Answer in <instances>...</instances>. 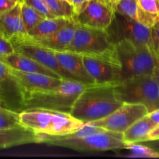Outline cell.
<instances>
[{
	"instance_id": "5",
	"label": "cell",
	"mask_w": 159,
	"mask_h": 159,
	"mask_svg": "<svg viewBox=\"0 0 159 159\" xmlns=\"http://www.w3.org/2000/svg\"><path fill=\"white\" fill-rule=\"evenodd\" d=\"M114 93L123 103L141 104L148 113L159 109V88L153 75H141L123 80L114 85Z\"/></svg>"
},
{
	"instance_id": "36",
	"label": "cell",
	"mask_w": 159,
	"mask_h": 159,
	"mask_svg": "<svg viewBox=\"0 0 159 159\" xmlns=\"http://www.w3.org/2000/svg\"><path fill=\"white\" fill-rule=\"evenodd\" d=\"M102 1L104 2H105L107 5H108L110 7H112V9H114L115 5L117 4V2H118L119 0H102Z\"/></svg>"
},
{
	"instance_id": "38",
	"label": "cell",
	"mask_w": 159,
	"mask_h": 159,
	"mask_svg": "<svg viewBox=\"0 0 159 159\" xmlns=\"http://www.w3.org/2000/svg\"><path fill=\"white\" fill-rule=\"evenodd\" d=\"M67 1H68L70 3V4H72V5H73V0H67Z\"/></svg>"
},
{
	"instance_id": "8",
	"label": "cell",
	"mask_w": 159,
	"mask_h": 159,
	"mask_svg": "<svg viewBox=\"0 0 159 159\" xmlns=\"http://www.w3.org/2000/svg\"><path fill=\"white\" fill-rule=\"evenodd\" d=\"M106 31L114 43L122 40H129L140 46L147 48L154 56L151 28L115 12L112 23Z\"/></svg>"
},
{
	"instance_id": "32",
	"label": "cell",
	"mask_w": 159,
	"mask_h": 159,
	"mask_svg": "<svg viewBox=\"0 0 159 159\" xmlns=\"http://www.w3.org/2000/svg\"><path fill=\"white\" fill-rule=\"evenodd\" d=\"M89 0H73V6L74 9L75 15L78 14L83 10Z\"/></svg>"
},
{
	"instance_id": "35",
	"label": "cell",
	"mask_w": 159,
	"mask_h": 159,
	"mask_svg": "<svg viewBox=\"0 0 159 159\" xmlns=\"http://www.w3.org/2000/svg\"><path fill=\"white\" fill-rule=\"evenodd\" d=\"M153 77L155 79L159 88V61L155 58V65H154V71H153Z\"/></svg>"
},
{
	"instance_id": "37",
	"label": "cell",
	"mask_w": 159,
	"mask_h": 159,
	"mask_svg": "<svg viewBox=\"0 0 159 159\" xmlns=\"http://www.w3.org/2000/svg\"><path fill=\"white\" fill-rule=\"evenodd\" d=\"M0 106H2V93L1 89H0ZM3 107V106H2Z\"/></svg>"
},
{
	"instance_id": "17",
	"label": "cell",
	"mask_w": 159,
	"mask_h": 159,
	"mask_svg": "<svg viewBox=\"0 0 159 159\" xmlns=\"http://www.w3.org/2000/svg\"><path fill=\"white\" fill-rule=\"evenodd\" d=\"M37 143V134L24 126L0 129V149Z\"/></svg>"
},
{
	"instance_id": "28",
	"label": "cell",
	"mask_w": 159,
	"mask_h": 159,
	"mask_svg": "<svg viewBox=\"0 0 159 159\" xmlns=\"http://www.w3.org/2000/svg\"><path fill=\"white\" fill-rule=\"evenodd\" d=\"M140 7L152 15H159V1L158 0H137Z\"/></svg>"
},
{
	"instance_id": "7",
	"label": "cell",
	"mask_w": 159,
	"mask_h": 159,
	"mask_svg": "<svg viewBox=\"0 0 159 159\" xmlns=\"http://www.w3.org/2000/svg\"><path fill=\"white\" fill-rule=\"evenodd\" d=\"M115 49L106 30L84 26L76 22L73 40L67 51L82 55H98Z\"/></svg>"
},
{
	"instance_id": "33",
	"label": "cell",
	"mask_w": 159,
	"mask_h": 159,
	"mask_svg": "<svg viewBox=\"0 0 159 159\" xmlns=\"http://www.w3.org/2000/svg\"><path fill=\"white\" fill-rule=\"evenodd\" d=\"M159 141V125L153 129L149 133L147 137V141Z\"/></svg>"
},
{
	"instance_id": "19",
	"label": "cell",
	"mask_w": 159,
	"mask_h": 159,
	"mask_svg": "<svg viewBox=\"0 0 159 159\" xmlns=\"http://www.w3.org/2000/svg\"><path fill=\"white\" fill-rule=\"evenodd\" d=\"M76 27V21L74 17L70 19L66 24L55 33L52 36L41 40H34L45 48L55 51H67L73 40Z\"/></svg>"
},
{
	"instance_id": "29",
	"label": "cell",
	"mask_w": 159,
	"mask_h": 159,
	"mask_svg": "<svg viewBox=\"0 0 159 159\" xmlns=\"http://www.w3.org/2000/svg\"><path fill=\"white\" fill-rule=\"evenodd\" d=\"M151 30L153 46H154V57L159 61V16L155 24L151 28Z\"/></svg>"
},
{
	"instance_id": "22",
	"label": "cell",
	"mask_w": 159,
	"mask_h": 159,
	"mask_svg": "<svg viewBox=\"0 0 159 159\" xmlns=\"http://www.w3.org/2000/svg\"><path fill=\"white\" fill-rule=\"evenodd\" d=\"M70 19L63 17L45 18L34 27L30 30L26 35L32 40H41L51 37L63 26L66 24Z\"/></svg>"
},
{
	"instance_id": "13",
	"label": "cell",
	"mask_w": 159,
	"mask_h": 159,
	"mask_svg": "<svg viewBox=\"0 0 159 159\" xmlns=\"http://www.w3.org/2000/svg\"><path fill=\"white\" fill-rule=\"evenodd\" d=\"M0 89L2 106L20 112L23 110V95L9 67L0 61Z\"/></svg>"
},
{
	"instance_id": "26",
	"label": "cell",
	"mask_w": 159,
	"mask_h": 159,
	"mask_svg": "<svg viewBox=\"0 0 159 159\" xmlns=\"http://www.w3.org/2000/svg\"><path fill=\"white\" fill-rule=\"evenodd\" d=\"M123 148L130 152L129 157L133 158H159V152L147 146L139 144L138 143L133 144H125Z\"/></svg>"
},
{
	"instance_id": "10",
	"label": "cell",
	"mask_w": 159,
	"mask_h": 159,
	"mask_svg": "<svg viewBox=\"0 0 159 159\" xmlns=\"http://www.w3.org/2000/svg\"><path fill=\"white\" fill-rule=\"evenodd\" d=\"M84 65L97 84L121 82V65L116 49L98 55H83Z\"/></svg>"
},
{
	"instance_id": "27",
	"label": "cell",
	"mask_w": 159,
	"mask_h": 159,
	"mask_svg": "<svg viewBox=\"0 0 159 159\" xmlns=\"http://www.w3.org/2000/svg\"><path fill=\"white\" fill-rule=\"evenodd\" d=\"M20 2H24L31 6L45 18H55L44 0H20Z\"/></svg>"
},
{
	"instance_id": "25",
	"label": "cell",
	"mask_w": 159,
	"mask_h": 159,
	"mask_svg": "<svg viewBox=\"0 0 159 159\" xmlns=\"http://www.w3.org/2000/svg\"><path fill=\"white\" fill-rule=\"evenodd\" d=\"M21 126L20 112L0 106V129Z\"/></svg>"
},
{
	"instance_id": "18",
	"label": "cell",
	"mask_w": 159,
	"mask_h": 159,
	"mask_svg": "<svg viewBox=\"0 0 159 159\" xmlns=\"http://www.w3.org/2000/svg\"><path fill=\"white\" fill-rule=\"evenodd\" d=\"M0 61L10 68L19 70V71L40 73V74L58 78V79H62L57 73L54 72L49 68L38 63L34 59L23 55V54H18V53L14 52L12 54H7V55L0 56Z\"/></svg>"
},
{
	"instance_id": "12",
	"label": "cell",
	"mask_w": 159,
	"mask_h": 159,
	"mask_svg": "<svg viewBox=\"0 0 159 159\" xmlns=\"http://www.w3.org/2000/svg\"><path fill=\"white\" fill-rule=\"evenodd\" d=\"M115 10L102 0H89L80 12L74 16L78 23L97 29L106 30L112 23Z\"/></svg>"
},
{
	"instance_id": "4",
	"label": "cell",
	"mask_w": 159,
	"mask_h": 159,
	"mask_svg": "<svg viewBox=\"0 0 159 159\" xmlns=\"http://www.w3.org/2000/svg\"><path fill=\"white\" fill-rule=\"evenodd\" d=\"M37 144L59 146L82 152L115 150L123 148L124 146L123 134L108 130L84 137H71L69 135L51 136L44 134H37Z\"/></svg>"
},
{
	"instance_id": "14",
	"label": "cell",
	"mask_w": 159,
	"mask_h": 159,
	"mask_svg": "<svg viewBox=\"0 0 159 159\" xmlns=\"http://www.w3.org/2000/svg\"><path fill=\"white\" fill-rule=\"evenodd\" d=\"M8 67L11 75L16 79L21 90L23 97L25 93L30 92L56 87L62 82V79H58L40 73L26 72V71L14 69L9 66Z\"/></svg>"
},
{
	"instance_id": "34",
	"label": "cell",
	"mask_w": 159,
	"mask_h": 159,
	"mask_svg": "<svg viewBox=\"0 0 159 159\" xmlns=\"http://www.w3.org/2000/svg\"><path fill=\"white\" fill-rule=\"evenodd\" d=\"M147 116L154 124L159 125V109L147 113Z\"/></svg>"
},
{
	"instance_id": "21",
	"label": "cell",
	"mask_w": 159,
	"mask_h": 159,
	"mask_svg": "<svg viewBox=\"0 0 159 159\" xmlns=\"http://www.w3.org/2000/svg\"><path fill=\"white\" fill-rule=\"evenodd\" d=\"M157 126L147 114L133 123L123 132V139L124 144L147 141L148 134Z\"/></svg>"
},
{
	"instance_id": "1",
	"label": "cell",
	"mask_w": 159,
	"mask_h": 159,
	"mask_svg": "<svg viewBox=\"0 0 159 159\" xmlns=\"http://www.w3.org/2000/svg\"><path fill=\"white\" fill-rule=\"evenodd\" d=\"M114 85L97 83L89 85L73 103L72 116L84 124H89L112 114L123 105L115 97Z\"/></svg>"
},
{
	"instance_id": "30",
	"label": "cell",
	"mask_w": 159,
	"mask_h": 159,
	"mask_svg": "<svg viewBox=\"0 0 159 159\" xmlns=\"http://www.w3.org/2000/svg\"><path fill=\"white\" fill-rule=\"evenodd\" d=\"M14 53V48L12 43L0 34V56L7 55Z\"/></svg>"
},
{
	"instance_id": "39",
	"label": "cell",
	"mask_w": 159,
	"mask_h": 159,
	"mask_svg": "<svg viewBox=\"0 0 159 159\" xmlns=\"http://www.w3.org/2000/svg\"><path fill=\"white\" fill-rule=\"evenodd\" d=\"M11 1L14 2H18L20 1V0H11Z\"/></svg>"
},
{
	"instance_id": "16",
	"label": "cell",
	"mask_w": 159,
	"mask_h": 159,
	"mask_svg": "<svg viewBox=\"0 0 159 159\" xmlns=\"http://www.w3.org/2000/svg\"><path fill=\"white\" fill-rule=\"evenodd\" d=\"M0 34L10 41L15 37L26 34L21 17V2L0 15Z\"/></svg>"
},
{
	"instance_id": "20",
	"label": "cell",
	"mask_w": 159,
	"mask_h": 159,
	"mask_svg": "<svg viewBox=\"0 0 159 159\" xmlns=\"http://www.w3.org/2000/svg\"><path fill=\"white\" fill-rule=\"evenodd\" d=\"M114 10L149 28L155 24L159 16L145 12L140 6L137 0H119L115 5Z\"/></svg>"
},
{
	"instance_id": "9",
	"label": "cell",
	"mask_w": 159,
	"mask_h": 159,
	"mask_svg": "<svg viewBox=\"0 0 159 159\" xmlns=\"http://www.w3.org/2000/svg\"><path fill=\"white\" fill-rule=\"evenodd\" d=\"M14 48V52L29 57L54 72L57 73L62 79L76 81L71 74L65 71L58 61L55 51L38 44L23 34L10 40Z\"/></svg>"
},
{
	"instance_id": "3",
	"label": "cell",
	"mask_w": 159,
	"mask_h": 159,
	"mask_svg": "<svg viewBox=\"0 0 159 159\" xmlns=\"http://www.w3.org/2000/svg\"><path fill=\"white\" fill-rule=\"evenodd\" d=\"M90 85L92 84L62 79V82L54 88L25 93L23 97V110L44 108L70 113L79 95Z\"/></svg>"
},
{
	"instance_id": "15",
	"label": "cell",
	"mask_w": 159,
	"mask_h": 159,
	"mask_svg": "<svg viewBox=\"0 0 159 159\" xmlns=\"http://www.w3.org/2000/svg\"><path fill=\"white\" fill-rule=\"evenodd\" d=\"M54 51L61 66L71 74L76 81L85 84L95 83L86 68L82 54L70 51Z\"/></svg>"
},
{
	"instance_id": "24",
	"label": "cell",
	"mask_w": 159,
	"mask_h": 159,
	"mask_svg": "<svg viewBox=\"0 0 159 159\" xmlns=\"http://www.w3.org/2000/svg\"><path fill=\"white\" fill-rule=\"evenodd\" d=\"M21 17L26 33L45 19L40 12L24 2H21Z\"/></svg>"
},
{
	"instance_id": "2",
	"label": "cell",
	"mask_w": 159,
	"mask_h": 159,
	"mask_svg": "<svg viewBox=\"0 0 159 159\" xmlns=\"http://www.w3.org/2000/svg\"><path fill=\"white\" fill-rule=\"evenodd\" d=\"M21 125L37 134L65 136L77 131L85 124L68 112L44 108L25 109L20 112Z\"/></svg>"
},
{
	"instance_id": "11",
	"label": "cell",
	"mask_w": 159,
	"mask_h": 159,
	"mask_svg": "<svg viewBox=\"0 0 159 159\" xmlns=\"http://www.w3.org/2000/svg\"><path fill=\"white\" fill-rule=\"evenodd\" d=\"M147 113V108L141 104L123 103L118 110L107 117L89 123V124L101 127L108 131L123 134L133 123Z\"/></svg>"
},
{
	"instance_id": "40",
	"label": "cell",
	"mask_w": 159,
	"mask_h": 159,
	"mask_svg": "<svg viewBox=\"0 0 159 159\" xmlns=\"http://www.w3.org/2000/svg\"></svg>"
},
{
	"instance_id": "6",
	"label": "cell",
	"mask_w": 159,
	"mask_h": 159,
	"mask_svg": "<svg viewBox=\"0 0 159 159\" xmlns=\"http://www.w3.org/2000/svg\"><path fill=\"white\" fill-rule=\"evenodd\" d=\"M121 65V81L141 75H153L155 57L147 48L129 40L115 43Z\"/></svg>"
},
{
	"instance_id": "31",
	"label": "cell",
	"mask_w": 159,
	"mask_h": 159,
	"mask_svg": "<svg viewBox=\"0 0 159 159\" xmlns=\"http://www.w3.org/2000/svg\"><path fill=\"white\" fill-rule=\"evenodd\" d=\"M16 4L17 2H14L11 0H0V15L9 11L14 7Z\"/></svg>"
},
{
	"instance_id": "23",
	"label": "cell",
	"mask_w": 159,
	"mask_h": 159,
	"mask_svg": "<svg viewBox=\"0 0 159 159\" xmlns=\"http://www.w3.org/2000/svg\"><path fill=\"white\" fill-rule=\"evenodd\" d=\"M55 17H63L72 19L74 17L75 12L73 6L67 0H44Z\"/></svg>"
},
{
	"instance_id": "41",
	"label": "cell",
	"mask_w": 159,
	"mask_h": 159,
	"mask_svg": "<svg viewBox=\"0 0 159 159\" xmlns=\"http://www.w3.org/2000/svg\"><path fill=\"white\" fill-rule=\"evenodd\" d=\"M158 1H159V0H158Z\"/></svg>"
}]
</instances>
